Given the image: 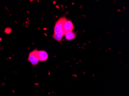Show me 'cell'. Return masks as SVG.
Here are the masks:
<instances>
[{
	"label": "cell",
	"mask_w": 129,
	"mask_h": 96,
	"mask_svg": "<svg viewBox=\"0 0 129 96\" xmlns=\"http://www.w3.org/2000/svg\"><path fill=\"white\" fill-rule=\"evenodd\" d=\"M66 38L69 40H72L76 37V34L75 32H67L65 34Z\"/></svg>",
	"instance_id": "cell-6"
},
{
	"label": "cell",
	"mask_w": 129,
	"mask_h": 96,
	"mask_svg": "<svg viewBox=\"0 0 129 96\" xmlns=\"http://www.w3.org/2000/svg\"><path fill=\"white\" fill-rule=\"evenodd\" d=\"M38 56L39 61L41 62L46 61L48 58L47 53L44 50L38 51Z\"/></svg>",
	"instance_id": "cell-4"
},
{
	"label": "cell",
	"mask_w": 129,
	"mask_h": 96,
	"mask_svg": "<svg viewBox=\"0 0 129 96\" xmlns=\"http://www.w3.org/2000/svg\"><path fill=\"white\" fill-rule=\"evenodd\" d=\"M67 21V19L65 17H61L58 20V21L56 23L55 27H54V34H57L59 33L60 31L62 29L63 26L64 25Z\"/></svg>",
	"instance_id": "cell-1"
},
{
	"label": "cell",
	"mask_w": 129,
	"mask_h": 96,
	"mask_svg": "<svg viewBox=\"0 0 129 96\" xmlns=\"http://www.w3.org/2000/svg\"><path fill=\"white\" fill-rule=\"evenodd\" d=\"M38 50L37 49L34 50L29 54L28 61L30 62L33 65H37L39 62V59L38 56Z\"/></svg>",
	"instance_id": "cell-2"
},
{
	"label": "cell",
	"mask_w": 129,
	"mask_h": 96,
	"mask_svg": "<svg viewBox=\"0 0 129 96\" xmlns=\"http://www.w3.org/2000/svg\"><path fill=\"white\" fill-rule=\"evenodd\" d=\"M74 29V26L72 22L70 21H67L62 28L64 35L67 32L72 31Z\"/></svg>",
	"instance_id": "cell-3"
},
{
	"label": "cell",
	"mask_w": 129,
	"mask_h": 96,
	"mask_svg": "<svg viewBox=\"0 0 129 96\" xmlns=\"http://www.w3.org/2000/svg\"><path fill=\"white\" fill-rule=\"evenodd\" d=\"M63 31H62V30H61V31H60L59 33H57V34H53V37L56 41L60 42L61 41L62 37H63Z\"/></svg>",
	"instance_id": "cell-5"
}]
</instances>
